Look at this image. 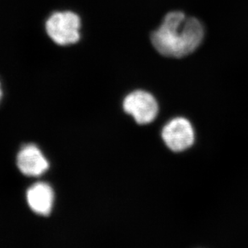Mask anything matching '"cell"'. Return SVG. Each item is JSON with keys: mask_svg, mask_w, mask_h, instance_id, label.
I'll list each match as a JSON object with an SVG mask.
<instances>
[{"mask_svg": "<svg viewBox=\"0 0 248 248\" xmlns=\"http://www.w3.org/2000/svg\"><path fill=\"white\" fill-rule=\"evenodd\" d=\"M1 98H2V89H1V85H0V100H1Z\"/></svg>", "mask_w": 248, "mask_h": 248, "instance_id": "7", "label": "cell"}, {"mask_svg": "<svg viewBox=\"0 0 248 248\" xmlns=\"http://www.w3.org/2000/svg\"><path fill=\"white\" fill-rule=\"evenodd\" d=\"M204 38V28L198 19L187 17L174 11L168 13L162 24L153 31L151 41L161 55L169 58H183L193 53Z\"/></svg>", "mask_w": 248, "mask_h": 248, "instance_id": "1", "label": "cell"}, {"mask_svg": "<svg viewBox=\"0 0 248 248\" xmlns=\"http://www.w3.org/2000/svg\"><path fill=\"white\" fill-rule=\"evenodd\" d=\"M161 136L168 148L174 153L187 150L195 141L192 124L182 117L174 118L167 123L163 127Z\"/></svg>", "mask_w": 248, "mask_h": 248, "instance_id": "4", "label": "cell"}, {"mask_svg": "<svg viewBox=\"0 0 248 248\" xmlns=\"http://www.w3.org/2000/svg\"><path fill=\"white\" fill-rule=\"evenodd\" d=\"M17 166L23 174L39 177L48 170L49 165L41 149L35 144H28L17 155Z\"/></svg>", "mask_w": 248, "mask_h": 248, "instance_id": "5", "label": "cell"}, {"mask_svg": "<svg viewBox=\"0 0 248 248\" xmlns=\"http://www.w3.org/2000/svg\"><path fill=\"white\" fill-rule=\"evenodd\" d=\"M27 201L33 212L48 215L53 209L54 201L53 188L46 182H37L27 191Z\"/></svg>", "mask_w": 248, "mask_h": 248, "instance_id": "6", "label": "cell"}, {"mask_svg": "<svg viewBox=\"0 0 248 248\" xmlns=\"http://www.w3.org/2000/svg\"><path fill=\"white\" fill-rule=\"evenodd\" d=\"M123 107L125 112L131 115L139 124L153 122L159 111L157 101L154 96L144 91H136L124 98Z\"/></svg>", "mask_w": 248, "mask_h": 248, "instance_id": "3", "label": "cell"}, {"mask_svg": "<svg viewBox=\"0 0 248 248\" xmlns=\"http://www.w3.org/2000/svg\"><path fill=\"white\" fill-rule=\"evenodd\" d=\"M81 19L72 11H58L49 15L45 28L49 38L58 46L77 43L81 37Z\"/></svg>", "mask_w": 248, "mask_h": 248, "instance_id": "2", "label": "cell"}]
</instances>
